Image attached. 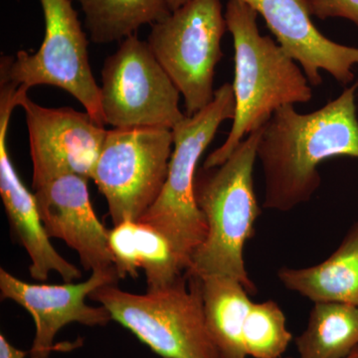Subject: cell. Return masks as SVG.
<instances>
[{
    "label": "cell",
    "instance_id": "obj_8",
    "mask_svg": "<svg viewBox=\"0 0 358 358\" xmlns=\"http://www.w3.org/2000/svg\"><path fill=\"white\" fill-rule=\"evenodd\" d=\"M173 150L171 129H108L91 179L107 201L114 226L140 220L157 201Z\"/></svg>",
    "mask_w": 358,
    "mask_h": 358
},
{
    "label": "cell",
    "instance_id": "obj_9",
    "mask_svg": "<svg viewBox=\"0 0 358 358\" xmlns=\"http://www.w3.org/2000/svg\"><path fill=\"white\" fill-rule=\"evenodd\" d=\"M101 108L113 129H173L185 120L180 93L147 41L131 35L106 58Z\"/></svg>",
    "mask_w": 358,
    "mask_h": 358
},
{
    "label": "cell",
    "instance_id": "obj_5",
    "mask_svg": "<svg viewBox=\"0 0 358 358\" xmlns=\"http://www.w3.org/2000/svg\"><path fill=\"white\" fill-rule=\"evenodd\" d=\"M234 115V92L232 85L226 83L215 90L207 107L179 122L173 129V150L166 183L159 199L138 220L166 235L186 271L207 234L206 221L195 199L197 166L221 124Z\"/></svg>",
    "mask_w": 358,
    "mask_h": 358
},
{
    "label": "cell",
    "instance_id": "obj_18",
    "mask_svg": "<svg viewBox=\"0 0 358 358\" xmlns=\"http://www.w3.org/2000/svg\"><path fill=\"white\" fill-rule=\"evenodd\" d=\"M296 358H346L358 348V307L315 303L305 331L296 336Z\"/></svg>",
    "mask_w": 358,
    "mask_h": 358
},
{
    "label": "cell",
    "instance_id": "obj_21",
    "mask_svg": "<svg viewBox=\"0 0 358 358\" xmlns=\"http://www.w3.org/2000/svg\"><path fill=\"white\" fill-rule=\"evenodd\" d=\"M312 13L322 20L345 18L358 27V0H312Z\"/></svg>",
    "mask_w": 358,
    "mask_h": 358
},
{
    "label": "cell",
    "instance_id": "obj_14",
    "mask_svg": "<svg viewBox=\"0 0 358 358\" xmlns=\"http://www.w3.org/2000/svg\"><path fill=\"white\" fill-rule=\"evenodd\" d=\"M90 179L68 174L35 190L40 217L50 238L64 241L86 271L114 267L109 230L96 217L90 199Z\"/></svg>",
    "mask_w": 358,
    "mask_h": 358
},
{
    "label": "cell",
    "instance_id": "obj_13",
    "mask_svg": "<svg viewBox=\"0 0 358 358\" xmlns=\"http://www.w3.org/2000/svg\"><path fill=\"white\" fill-rule=\"evenodd\" d=\"M15 94L13 87L0 86V195L4 209L14 236L29 256L33 279L46 281L55 272L65 282H73L81 279V271L54 248L40 217L36 197L23 185L9 155L7 131L17 107Z\"/></svg>",
    "mask_w": 358,
    "mask_h": 358
},
{
    "label": "cell",
    "instance_id": "obj_10",
    "mask_svg": "<svg viewBox=\"0 0 358 358\" xmlns=\"http://www.w3.org/2000/svg\"><path fill=\"white\" fill-rule=\"evenodd\" d=\"M16 103L25 113L34 192L68 174L91 179L108 129L86 110L42 107L23 90L17 89Z\"/></svg>",
    "mask_w": 358,
    "mask_h": 358
},
{
    "label": "cell",
    "instance_id": "obj_3",
    "mask_svg": "<svg viewBox=\"0 0 358 358\" xmlns=\"http://www.w3.org/2000/svg\"><path fill=\"white\" fill-rule=\"evenodd\" d=\"M263 127L252 131L220 166L196 174L194 194L207 225L203 243L193 254L186 275H225L255 293L245 264L247 242L261 208L254 187L257 150Z\"/></svg>",
    "mask_w": 358,
    "mask_h": 358
},
{
    "label": "cell",
    "instance_id": "obj_7",
    "mask_svg": "<svg viewBox=\"0 0 358 358\" xmlns=\"http://www.w3.org/2000/svg\"><path fill=\"white\" fill-rule=\"evenodd\" d=\"M226 30L220 0H189L152 25L148 44L185 99L187 117L214 100L215 68L223 57Z\"/></svg>",
    "mask_w": 358,
    "mask_h": 358
},
{
    "label": "cell",
    "instance_id": "obj_24",
    "mask_svg": "<svg viewBox=\"0 0 358 358\" xmlns=\"http://www.w3.org/2000/svg\"><path fill=\"white\" fill-rule=\"evenodd\" d=\"M282 358H296V357H282ZM346 358H358V348H355V350H353V352L352 353H350V355H348V357Z\"/></svg>",
    "mask_w": 358,
    "mask_h": 358
},
{
    "label": "cell",
    "instance_id": "obj_15",
    "mask_svg": "<svg viewBox=\"0 0 358 358\" xmlns=\"http://www.w3.org/2000/svg\"><path fill=\"white\" fill-rule=\"evenodd\" d=\"M109 244L120 280L136 279L143 268L147 291L171 286L186 274V266L166 235L148 224L124 221L109 230Z\"/></svg>",
    "mask_w": 358,
    "mask_h": 358
},
{
    "label": "cell",
    "instance_id": "obj_22",
    "mask_svg": "<svg viewBox=\"0 0 358 358\" xmlns=\"http://www.w3.org/2000/svg\"><path fill=\"white\" fill-rule=\"evenodd\" d=\"M29 352L15 348L3 334H0V358H25Z\"/></svg>",
    "mask_w": 358,
    "mask_h": 358
},
{
    "label": "cell",
    "instance_id": "obj_4",
    "mask_svg": "<svg viewBox=\"0 0 358 358\" xmlns=\"http://www.w3.org/2000/svg\"><path fill=\"white\" fill-rule=\"evenodd\" d=\"M113 320L164 358H220L205 322L200 279L185 275L145 294L106 285L90 294Z\"/></svg>",
    "mask_w": 358,
    "mask_h": 358
},
{
    "label": "cell",
    "instance_id": "obj_17",
    "mask_svg": "<svg viewBox=\"0 0 358 358\" xmlns=\"http://www.w3.org/2000/svg\"><path fill=\"white\" fill-rule=\"evenodd\" d=\"M205 322L220 358H247L243 331L252 301L244 285L225 275L200 277Z\"/></svg>",
    "mask_w": 358,
    "mask_h": 358
},
{
    "label": "cell",
    "instance_id": "obj_20",
    "mask_svg": "<svg viewBox=\"0 0 358 358\" xmlns=\"http://www.w3.org/2000/svg\"><path fill=\"white\" fill-rule=\"evenodd\" d=\"M293 338L287 319L277 301L252 303L245 322L243 339L247 355L282 358Z\"/></svg>",
    "mask_w": 358,
    "mask_h": 358
},
{
    "label": "cell",
    "instance_id": "obj_2",
    "mask_svg": "<svg viewBox=\"0 0 358 358\" xmlns=\"http://www.w3.org/2000/svg\"><path fill=\"white\" fill-rule=\"evenodd\" d=\"M234 43L235 115L227 138L205 159L204 169L220 166L252 131L267 124L275 110L313 98L307 77L281 46L259 31V14L239 0L225 13Z\"/></svg>",
    "mask_w": 358,
    "mask_h": 358
},
{
    "label": "cell",
    "instance_id": "obj_6",
    "mask_svg": "<svg viewBox=\"0 0 358 358\" xmlns=\"http://www.w3.org/2000/svg\"><path fill=\"white\" fill-rule=\"evenodd\" d=\"M39 1L45 20L41 46L35 53L22 50L15 57L2 56L0 79L27 92L41 85L64 90L105 127L100 87L90 65L88 39L72 1Z\"/></svg>",
    "mask_w": 358,
    "mask_h": 358
},
{
    "label": "cell",
    "instance_id": "obj_16",
    "mask_svg": "<svg viewBox=\"0 0 358 358\" xmlns=\"http://www.w3.org/2000/svg\"><path fill=\"white\" fill-rule=\"evenodd\" d=\"M278 279L285 288L313 303H343L358 307V222L338 249L317 265L282 267Z\"/></svg>",
    "mask_w": 358,
    "mask_h": 358
},
{
    "label": "cell",
    "instance_id": "obj_23",
    "mask_svg": "<svg viewBox=\"0 0 358 358\" xmlns=\"http://www.w3.org/2000/svg\"><path fill=\"white\" fill-rule=\"evenodd\" d=\"M189 1V0H169V8H171V13L173 11L178 9L179 7L185 6L186 2Z\"/></svg>",
    "mask_w": 358,
    "mask_h": 358
},
{
    "label": "cell",
    "instance_id": "obj_19",
    "mask_svg": "<svg viewBox=\"0 0 358 358\" xmlns=\"http://www.w3.org/2000/svg\"><path fill=\"white\" fill-rule=\"evenodd\" d=\"M85 15L90 39L96 44L122 41L143 25L171 13L169 0H76Z\"/></svg>",
    "mask_w": 358,
    "mask_h": 358
},
{
    "label": "cell",
    "instance_id": "obj_11",
    "mask_svg": "<svg viewBox=\"0 0 358 358\" xmlns=\"http://www.w3.org/2000/svg\"><path fill=\"white\" fill-rule=\"evenodd\" d=\"M115 267L96 270L84 282L63 285L31 284L0 268L2 300H10L30 313L35 324V336L30 358H49L55 350V338L67 324L78 322L87 327H105L113 320L103 306L86 303L90 294L106 285L117 284Z\"/></svg>",
    "mask_w": 358,
    "mask_h": 358
},
{
    "label": "cell",
    "instance_id": "obj_1",
    "mask_svg": "<svg viewBox=\"0 0 358 358\" xmlns=\"http://www.w3.org/2000/svg\"><path fill=\"white\" fill-rule=\"evenodd\" d=\"M357 89L358 82L310 114H300L293 105L275 110L257 150L265 178L264 208L289 212L307 203L322 185V162L358 159Z\"/></svg>",
    "mask_w": 358,
    "mask_h": 358
},
{
    "label": "cell",
    "instance_id": "obj_12",
    "mask_svg": "<svg viewBox=\"0 0 358 358\" xmlns=\"http://www.w3.org/2000/svg\"><path fill=\"white\" fill-rule=\"evenodd\" d=\"M248 4L274 34L278 44L301 65L308 83H322L326 71L341 84L355 80L352 68L358 65L357 47L336 43L315 27L312 0H239Z\"/></svg>",
    "mask_w": 358,
    "mask_h": 358
}]
</instances>
